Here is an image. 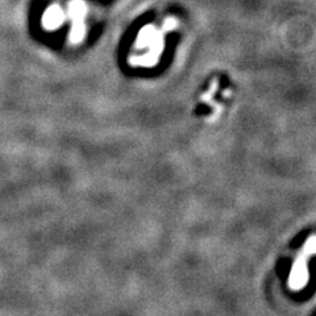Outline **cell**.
Instances as JSON below:
<instances>
[{
  "label": "cell",
  "instance_id": "6da1fadb",
  "mask_svg": "<svg viewBox=\"0 0 316 316\" xmlns=\"http://www.w3.org/2000/svg\"><path fill=\"white\" fill-rule=\"evenodd\" d=\"M316 254V235L307 239L294 261L289 277V287L293 291H301L309 283V259Z\"/></svg>",
  "mask_w": 316,
  "mask_h": 316
}]
</instances>
